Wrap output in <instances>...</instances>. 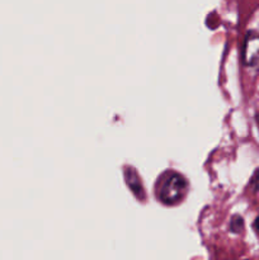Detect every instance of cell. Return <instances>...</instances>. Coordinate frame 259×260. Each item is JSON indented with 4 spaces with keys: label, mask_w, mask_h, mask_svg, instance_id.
Returning <instances> with one entry per match:
<instances>
[{
    "label": "cell",
    "mask_w": 259,
    "mask_h": 260,
    "mask_svg": "<svg viewBox=\"0 0 259 260\" xmlns=\"http://www.w3.org/2000/svg\"><path fill=\"white\" fill-rule=\"evenodd\" d=\"M187 180L178 173H167L156 185V196L165 205H175L185 196Z\"/></svg>",
    "instance_id": "obj_1"
},
{
    "label": "cell",
    "mask_w": 259,
    "mask_h": 260,
    "mask_svg": "<svg viewBox=\"0 0 259 260\" xmlns=\"http://www.w3.org/2000/svg\"><path fill=\"white\" fill-rule=\"evenodd\" d=\"M243 60L248 68L259 70V35L249 33L244 42Z\"/></svg>",
    "instance_id": "obj_2"
},
{
    "label": "cell",
    "mask_w": 259,
    "mask_h": 260,
    "mask_svg": "<svg viewBox=\"0 0 259 260\" xmlns=\"http://www.w3.org/2000/svg\"><path fill=\"white\" fill-rule=\"evenodd\" d=\"M251 184H253V187L255 188V190L259 189V170H256L255 174H254L253 178H251Z\"/></svg>",
    "instance_id": "obj_3"
},
{
    "label": "cell",
    "mask_w": 259,
    "mask_h": 260,
    "mask_svg": "<svg viewBox=\"0 0 259 260\" xmlns=\"http://www.w3.org/2000/svg\"><path fill=\"white\" fill-rule=\"evenodd\" d=\"M255 230H256V233L259 234V217L256 218V221H255Z\"/></svg>",
    "instance_id": "obj_4"
}]
</instances>
